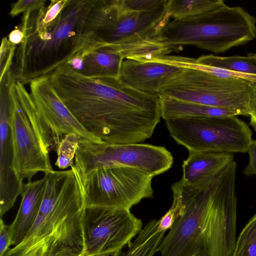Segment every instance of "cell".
Instances as JSON below:
<instances>
[{
  "label": "cell",
  "instance_id": "1",
  "mask_svg": "<svg viewBox=\"0 0 256 256\" xmlns=\"http://www.w3.org/2000/svg\"><path fill=\"white\" fill-rule=\"evenodd\" d=\"M48 76L80 124L106 143L144 142L152 136L162 118L158 96L138 92L118 79L86 77L68 64Z\"/></svg>",
  "mask_w": 256,
  "mask_h": 256
},
{
  "label": "cell",
  "instance_id": "2",
  "mask_svg": "<svg viewBox=\"0 0 256 256\" xmlns=\"http://www.w3.org/2000/svg\"><path fill=\"white\" fill-rule=\"evenodd\" d=\"M226 166L203 182L172 186L176 220L158 248L161 256L206 254L228 246L236 229V206L230 188Z\"/></svg>",
  "mask_w": 256,
  "mask_h": 256
},
{
  "label": "cell",
  "instance_id": "3",
  "mask_svg": "<svg viewBox=\"0 0 256 256\" xmlns=\"http://www.w3.org/2000/svg\"><path fill=\"white\" fill-rule=\"evenodd\" d=\"M46 186L36 220L24 240L4 256H24L45 242L44 256H82L84 252L82 185L74 166L44 174Z\"/></svg>",
  "mask_w": 256,
  "mask_h": 256
},
{
  "label": "cell",
  "instance_id": "4",
  "mask_svg": "<svg viewBox=\"0 0 256 256\" xmlns=\"http://www.w3.org/2000/svg\"><path fill=\"white\" fill-rule=\"evenodd\" d=\"M95 2L70 0L54 22L42 32L22 26L25 36L17 46L12 70L16 81L24 84L48 76L82 52L86 19Z\"/></svg>",
  "mask_w": 256,
  "mask_h": 256
},
{
  "label": "cell",
  "instance_id": "5",
  "mask_svg": "<svg viewBox=\"0 0 256 256\" xmlns=\"http://www.w3.org/2000/svg\"><path fill=\"white\" fill-rule=\"evenodd\" d=\"M256 38V18L243 8L225 3L200 15L169 22L150 42L166 55L183 46L216 54Z\"/></svg>",
  "mask_w": 256,
  "mask_h": 256
},
{
  "label": "cell",
  "instance_id": "6",
  "mask_svg": "<svg viewBox=\"0 0 256 256\" xmlns=\"http://www.w3.org/2000/svg\"><path fill=\"white\" fill-rule=\"evenodd\" d=\"M9 124L14 150V167L22 181H32L40 172L53 170L50 152L51 134L24 84L14 80L9 89Z\"/></svg>",
  "mask_w": 256,
  "mask_h": 256
},
{
  "label": "cell",
  "instance_id": "7",
  "mask_svg": "<svg viewBox=\"0 0 256 256\" xmlns=\"http://www.w3.org/2000/svg\"><path fill=\"white\" fill-rule=\"evenodd\" d=\"M168 2L154 10L140 12L128 10L122 0H96L83 32L102 46L144 42L154 38L169 22Z\"/></svg>",
  "mask_w": 256,
  "mask_h": 256
},
{
  "label": "cell",
  "instance_id": "8",
  "mask_svg": "<svg viewBox=\"0 0 256 256\" xmlns=\"http://www.w3.org/2000/svg\"><path fill=\"white\" fill-rule=\"evenodd\" d=\"M165 122L170 136L188 151L244 153L253 140L250 128L237 116L180 118Z\"/></svg>",
  "mask_w": 256,
  "mask_h": 256
},
{
  "label": "cell",
  "instance_id": "9",
  "mask_svg": "<svg viewBox=\"0 0 256 256\" xmlns=\"http://www.w3.org/2000/svg\"><path fill=\"white\" fill-rule=\"evenodd\" d=\"M173 156L165 147L147 144H109L80 140L73 166L80 174L107 168L136 169L152 177L168 170Z\"/></svg>",
  "mask_w": 256,
  "mask_h": 256
},
{
  "label": "cell",
  "instance_id": "10",
  "mask_svg": "<svg viewBox=\"0 0 256 256\" xmlns=\"http://www.w3.org/2000/svg\"><path fill=\"white\" fill-rule=\"evenodd\" d=\"M78 174L85 208L130 210L142 200L153 197L152 177L136 169L112 167Z\"/></svg>",
  "mask_w": 256,
  "mask_h": 256
},
{
  "label": "cell",
  "instance_id": "11",
  "mask_svg": "<svg viewBox=\"0 0 256 256\" xmlns=\"http://www.w3.org/2000/svg\"><path fill=\"white\" fill-rule=\"evenodd\" d=\"M184 72L166 88L158 97L238 110L249 116L252 84L216 76L202 70L185 68Z\"/></svg>",
  "mask_w": 256,
  "mask_h": 256
},
{
  "label": "cell",
  "instance_id": "12",
  "mask_svg": "<svg viewBox=\"0 0 256 256\" xmlns=\"http://www.w3.org/2000/svg\"><path fill=\"white\" fill-rule=\"evenodd\" d=\"M142 220L130 210L85 208L83 215L84 252L82 256L122 250L142 230Z\"/></svg>",
  "mask_w": 256,
  "mask_h": 256
},
{
  "label": "cell",
  "instance_id": "13",
  "mask_svg": "<svg viewBox=\"0 0 256 256\" xmlns=\"http://www.w3.org/2000/svg\"><path fill=\"white\" fill-rule=\"evenodd\" d=\"M30 94L40 116L48 129L56 152L60 142L68 134H76L81 139L104 142L88 131L62 100L49 76L36 78L30 82Z\"/></svg>",
  "mask_w": 256,
  "mask_h": 256
},
{
  "label": "cell",
  "instance_id": "14",
  "mask_svg": "<svg viewBox=\"0 0 256 256\" xmlns=\"http://www.w3.org/2000/svg\"><path fill=\"white\" fill-rule=\"evenodd\" d=\"M12 82H0V215L1 218L14 206L23 190L24 181L14 167V150L9 124V89Z\"/></svg>",
  "mask_w": 256,
  "mask_h": 256
},
{
  "label": "cell",
  "instance_id": "15",
  "mask_svg": "<svg viewBox=\"0 0 256 256\" xmlns=\"http://www.w3.org/2000/svg\"><path fill=\"white\" fill-rule=\"evenodd\" d=\"M185 70L184 67L160 62L126 59L122 63L118 80L138 92L158 96Z\"/></svg>",
  "mask_w": 256,
  "mask_h": 256
},
{
  "label": "cell",
  "instance_id": "16",
  "mask_svg": "<svg viewBox=\"0 0 256 256\" xmlns=\"http://www.w3.org/2000/svg\"><path fill=\"white\" fill-rule=\"evenodd\" d=\"M46 186V176L24 184L22 201L13 222L8 226L11 245H18L26 236L40 210Z\"/></svg>",
  "mask_w": 256,
  "mask_h": 256
},
{
  "label": "cell",
  "instance_id": "17",
  "mask_svg": "<svg viewBox=\"0 0 256 256\" xmlns=\"http://www.w3.org/2000/svg\"><path fill=\"white\" fill-rule=\"evenodd\" d=\"M234 160L230 153L188 151L182 163L181 182L185 184H200L213 176Z\"/></svg>",
  "mask_w": 256,
  "mask_h": 256
},
{
  "label": "cell",
  "instance_id": "18",
  "mask_svg": "<svg viewBox=\"0 0 256 256\" xmlns=\"http://www.w3.org/2000/svg\"><path fill=\"white\" fill-rule=\"evenodd\" d=\"M76 56L83 60L79 73L90 78L118 79L125 58L120 47L116 46H104Z\"/></svg>",
  "mask_w": 256,
  "mask_h": 256
},
{
  "label": "cell",
  "instance_id": "19",
  "mask_svg": "<svg viewBox=\"0 0 256 256\" xmlns=\"http://www.w3.org/2000/svg\"><path fill=\"white\" fill-rule=\"evenodd\" d=\"M161 117L164 120L180 118L230 116L242 115L238 110L176 99L159 97Z\"/></svg>",
  "mask_w": 256,
  "mask_h": 256
},
{
  "label": "cell",
  "instance_id": "20",
  "mask_svg": "<svg viewBox=\"0 0 256 256\" xmlns=\"http://www.w3.org/2000/svg\"><path fill=\"white\" fill-rule=\"evenodd\" d=\"M158 220L149 221L128 246V250L126 252H122L120 256H153L165 233L158 232Z\"/></svg>",
  "mask_w": 256,
  "mask_h": 256
},
{
  "label": "cell",
  "instance_id": "21",
  "mask_svg": "<svg viewBox=\"0 0 256 256\" xmlns=\"http://www.w3.org/2000/svg\"><path fill=\"white\" fill-rule=\"evenodd\" d=\"M200 65L225 70L233 72L256 74V62L248 56H221L203 55L195 58Z\"/></svg>",
  "mask_w": 256,
  "mask_h": 256
},
{
  "label": "cell",
  "instance_id": "22",
  "mask_svg": "<svg viewBox=\"0 0 256 256\" xmlns=\"http://www.w3.org/2000/svg\"><path fill=\"white\" fill-rule=\"evenodd\" d=\"M224 3L222 0H168L166 9L170 18L182 20L205 13Z\"/></svg>",
  "mask_w": 256,
  "mask_h": 256
},
{
  "label": "cell",
  "instance_id": "23",
  "mask_svg": "<svg viewBox=\"0 0 256 256\" xmlns=\"http://www.w3.org/2000/svg\"><path fill=\"white\" fill-rule=\"evenodd\" d=\"M232 256H256V214L239 234Z\"/></svg>",
  "mask_w": 256,
  "mask_h": 256
},
{
  "label": "cell",
  "instance_id": "24",
  "mask_svg": "<svg viewBox=\"0 0 256 256\" xmlns=\"http://www.w3.org/2000/svg\"><path fill=\"white\" fill-rule=\"evenodd\" d=\"M80 140L76 134H70L60 142L56 150L57 159L54 164L58 168L64 170L73 166Z\"/></svg>",
  "mask_w": 256,
  "mask_h": 256
},
{
  "label": "cell",
  "instance_id": "25",
  "mask_svg": "<svg viewBox=\"0 0 256 256\" xmlns=\"http://www.w3.org/2000/svg\"><path fill=\"white\" fill-rule=\"evenodd\" d=\"M176 64L184 68H194L202 70L216 76L244 80L252 84H256V74L233 72L225 70L200 65L196 62L195 58L178 56L176 58Z\"/></svg>",
  "mask_w": 256,
  "mask_h": 256
},
{
  "label": "cell",
  "instance_id": "26",
  "mask_svg": "<svg viewBox=\"0 0 256 256\" xmlns=\"http://www.w3.org/2000/svg\"><path fill=\"white\" fill-rule=\"evenodd\" d=\"M16 48V46L12 44L9 42L8 37L2 38L0 52V80L11 70V66L13 64V58H14Z\"/></svg>",
  "mask_w": 256,
  "mask_h": 256
},
{
  "label": "cell",
  "instance_id": "27",
  "mask_svg": "<svg viewBox=\"0 0 256 256\" xmlns=\"http://www.w3.org/2000/svg\"><path fill=\"white\" fill-rule=\"evenodd\" d=\"M46 0H19L12 4L9 14L12 16L20 14H31L44 8Z\"/></svg>",
  "mask_w": 256,
  "mask_h": 256
},
{
  "label": "cell",
  "instance_id": "28",
  "mask_svg": "<svg viewBox=\"0 0 256 256\" xmlns=\"http://www.w3.org/2000/svg\"><path fill=\"white\" fill-rule=\"evenodd\" d=\"M167 0H122L128 10L135 12H146L157 9L164 5Z\"/></svg>",
  "mask_w": 256,
  "mask_h": 256
},
{
  "label": "cell",
  "instance_id": "29",
  "mask_svg": "<svg viewBox=\"0 0 256 256\" xmlns=\"http://www.w3.org/2000/svg\"><path fill=\"white\" fill-rule=\"evenodd\" d=\"M176 207L172 204L168 212L158 220V232H166L172 227L176 220Z\"/></svg>",
  "mask_w": 256,
  "mask_h": 256
},
{
  "label": "cell",
  "instance_id": "30",
  "mask_svg": "<svg viewBox=\"0 0 256 256\" xmlns=\"http://www.w3.org/2000/svg\"><path fill=\"white\" fill-rule=\"evenodd\" d=\"M11 240L8 226L6 225L1 218L0 220V256H4L9 250Z\"/></svg>",
  "mask_w": 256,
  "mask_h": 256
},
{
  "label": "cell",
  "instance_id": "31",
  "mask_svg": "<svg viewBox=\"0 0 256 256\" xmlns=\"http://www.w3.org/2000/svg\"><path fill=\"white\" fill-rule=\"evenodd\" d=\"M247 152L248 154L249 161L243 173L246 176L256 175V140H252Z\"/></svg>",
  "mask_w": 256,
  "mask_h": 256
},
{
  "label": "cell",
  "instance_id": "32",
  "mask_svg": "<svg viewBox=\"0 0 256 256\" xmlns=\"http://www.w3.org/2000/svg\"><path fill=\"white\" fill-rule=\"evenodd\" d=\"M248 110L250 116V124L256 132V84H252Z\"/></svg>",
  "mask_w": 256,
  "mask_h": 256
},
{
  "label": "cell",
  "instance_id": "33",
  "mask_svg": "<svg viewBox=\"0 0 256 256\" xmlns=\"http://www.w3.org/2000/svg\"><path fill=\"white\" fill-rule=\"evenodd\" d=\"M25 36L24 30L22 26H18L15 27L8 34L9 42L12 44L20 45L23 41Z\"/></svg>",
  "mask_w": 256,
  "mask_h": 256
},
{
  "label": "cell",
  "instance_id": "34",
  "mask_svg": "<svg viewBox=\"0 0 256 256\" xmlns=\"http://www.w3.org/2000/svg\"><path fill=\"white\" fill-rule=\"evenodd\" d=\"M47 244L45 242L34 247L24 256H44L46 250Z\"/></svg>",
  "mask_w": 256,
  "mask_h": 256
},
{
  "label": "cell",
  "instance_id": "35",
  "mask_svg": "<svg viewBox=\"0 0 256 256\" xmlns=\"http://www.w3.org/2000/svg\"><path fill=\"white\" fill-rule=\"evenodd\" d=\"M122 252V250H118L106 253L82 256H120Z\"/></svg>",
  "mask_w": 256,
  "mask_h": 256
},
{
  "label": "cell",
  "instance_id": "36",
  "mask_svg": "<svg viewBox=\"0 0 256 256\" xmlns=\"http://www.w3.org/2000/svg\"><path fill=\"white\" fill-rule=\"evenodd\" d=\"M247 55L256 62V54L248 53Z\"/></svg>",
  "mask_w": 256,
  "mask_h": 256
}]
</instances>
